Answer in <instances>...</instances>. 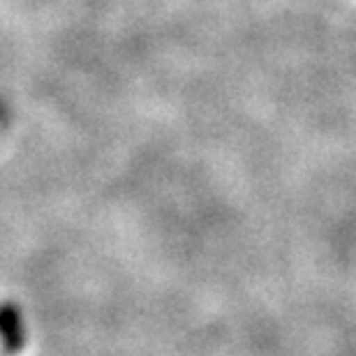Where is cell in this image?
Here are the masks:
<instances>
[{"mask_svg":"<svg viewBox=\"0 0 356 356\" xmlns=\"http://www.w3.org/2000/svg\"><path fill=\"white\" fill-rule=\"evenodd\" d=\"M0 345L10 356H17L26 347L24 312L14 301H0Z\"/></svg>","mask_w":356,"mask_h":356,"instance_id":"obj_1","label":"cell"}]
</instances>
